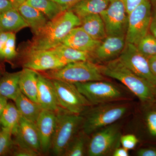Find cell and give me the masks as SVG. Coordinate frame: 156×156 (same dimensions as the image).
I'll list each match as a JSON object with an SVG mask.
<instances>
[{"label":"cell","instance_id":"6da1fadb","mask_svg":"<svg viewBox=\"0 0 156 156\" xmlns=\"http://www.w3.org/2000/svg\"><path fill=\"white\" fill-rule=\"evenodd\" d=\"M81 20L73 11H63L58 17L49 20L36 33L28 50H49L62 44L73 29L81 25Z\"/></svg>","mask_w":156,"mask_h":156},{"label":"cell","instance_id":"7a4b0ae2","mask_svg":"<svg viewBox=\"0 0 156 156\" xmlns=\"http://www.w3.org/2000/svg\"><path fill=\"white\" fill-rule=\"evenodd\" d=\"M100 66L104 76L120 81L143 103L150 105L156 101V87L135 74L119 58L105 62Z\"/></svg>","mask_w":156,"mask_h":156},{"label":"cell","instance_id":"3957f363","mask_svg":"<svg viewBox=\"0 0 156 156\" xmlns=\"http://www.w3.org/2000/svg\"><path fill=\"white\" fill-rule=\"evenodd\" d=\"M39 73L50 80L73 84L106 80L100 66L89 60L71 62L60 68Z\"/></svg>","mask_w":156,"mask_h":156},{"label":"cell","instance_id":"277c9868","mask_svg":"<svg viewBox=\"0 0 156 156\" xmlns=\"http://www.w3.org/2000/svg\"><path fill=\"white\" fill-rule=\"evenodd\" d=\"M83 117L66 111L57 114V121L50 150L56 156H63L65 152L82 127Z\"/></svg>","mask_w":156,"mask_h":156},{"label":"cell","instance_id":"5b68a950","mask_svg":"<svg viewBox=\"0 0 156 156\" xmlns=\"http://www.w3.org/2000/svg\"><path fill=\"white\" fill-rule=\"evenodd\" d=\"M128 110V106L119 104H102L89 111L83 118L82 128L87 135L114 124Z\"/></svg>","mask_w":156,"mask_h":156},{"label":"cell","instance_id":"8992f818","mask_svg":"<svg viewBox=\"0 0 156 156\" xmlns=\"http://www.w3.org/2000/svg\"><path fill=\"white\" fill-rule=\"evenodd\" d=\"M51 80L59 106L65 111L80 115L92 105L79 91L74 84L58 80Z\"/></svg>","mask_w":156,"mask_h":156},{"label":"cell","instance_id":"52a82bcc","mask_svg":"<svg viewBox=\"0 0 156 156\" xmlns=\"http://www.w3.org/2000/svg\"><path fill=\"white\" fill-rule=\"evenodd\" d=\"M92 105L122 100L124 95L113 84L105 80L90 81L74 84Z\"/></svg>","mask_w":156,"mask_h":156},{"label":"cell","instance_id":"ba28073f","mask_svg":"<svg viewBox=\"0 0 156 156\" xmlns=\"http://www.w3.org/2000/svg\"><path fill=\"white\" fill-rule=\"evenodd\" d=\"M152 18L149 0H144L128 14L126 43L136 46L140 40L149 32Z\"/></svg>","mask_w":156,"mask_h":156},{"label":"cell","instance_id":"9c48e42d","mask_svg":"<svg viewBox=\"0 0 156 156\" xmlns=\"http://www.w3.org/2000/svg\"><path fill=\"white\" fill-rule=\"evenodd\" d=\"M121 136L119 127L115 124L94 132L88 143L87 154L90 156L108 155L119 147Z\"/></svg>","mask_w":156,"mask_h":156},{"label":"cell","instance_id":"30bf717a","mask_svg":"<svg viewBox=\"0 0 156 156\" xmlns=\"http://www.w3.org/2000/svg\"><path fill=\"white\" fill-rule=\"evenodd\" d=\"M100 15L107 36H126L128 14L122 0H110L107 8Z\"/></svg>","mask_w":156,"mask_h":156},{"label":"cell","instance_id":"8fae6325","mask_svg":"<svg viewBox=\"0 0 156 156\" xmlns=\"http://www.w3.org/2000/svg\"><path fill=\"white\" fill-rule=\"evenodd\" d=\"M118 58L135 74L156 87V76L151 71L148 58L140 53L135 45L126 43Z\"/></svg>","mask_w":156,"mask_h":156},{"label":"cell","instance_id":"7c38bea8","mask_svg":"<svg viewBox=\"0 0 156 156\" xmlns=\"http://www.w3.org/2000/svg\"><path fill=\"white\" fill-rule=\"evenodd\" d=\"M65 65L50 50L27 49L23 62L24 68L38 72L57 69Z\"/></svg>","mask_w":156,"mask_h":156},{"label":"cell","instance_id":"4fadbf2b","mask_svg":"<svg viewBox=\"0 0 156 156\" xmlns=\"http://www.w3.org/2000/svg\"><path fill=\"white\" fill-rule=\"evenodd\" d=\"M126 44V36H107L92 53V60L107 62L119 57Z\"/></svg>","mask_w":156,"mask_h":156},{"label":"cell","instance_id":"5bb4252c","mask_svg":"<svg viewBox=\"0 0 156 156\" xmlns=\"http://www.w3.org/2000/svg\"><path fill=\"white\" fill-rule=\"evenodd\" d=\"M56 121V113L43 109L35 122L40 136L41 152L43 153H46L50 150Z\"/></svg>","mask_w":156,"mask_h":156},{"label":"cell","instance_id":"9a60e30c","mask_svg":"<svg viewBox=\"0 0 156 156\" xmlns=\"http://www.w3.org/2000/svg\"><path fill=\"white\" fill-rule=\"evenodd\" d=\"M15 142L37 151L41 154V141L35 122L21 116L14 134Z\"/></svg>","mask_w":156,"mask_h":156},{"label":"cell","instance_id":"2e32d148","mask_svg":"<svg viewBox=\"0 0 156 156\" xmlns=\"http://www.w3.org/2000/svg\"><path fill=\"white\" fill-rule=\"evenodd\" d=\"M37 103L43 109L53 112L56 114L65 111L59 106L51 80L40 73L38 82Z\"/></svg>","mask_w":156,"mask_h":156},{"label":"cell","instance_id":"e0dca14e","mask_svg":"<svg viewBox=\"0 0 156 156\" xmlns=\"http://www.w3.org/2000/svg\"><path fill=\"white\" fill-rule=\"evenodd\" d=\"M101 42L92 38L80 26H79L70 32L62 44L92 55Z\"/></svg>","mask_w":156,"mask_h":156},{"label":"cell","instance_id":"ac0fdd59","mask_svg":"<svg viewBox=\"0 0 156 156\" xmlns=\"http://www.w3.org/2000/svg\"><path fill=\"white\" fill-rule=\"evenodd\" d=\"M39 73L24 68L20 71L19 79L20 91L30 99L37 103Z\"/></svg>","mask_w":156,"mask_h":156},{"label":"cell","instance_id":"d6986e66","mask_svg":"<svg viewBox=\"0 0 156 156\" xmlns=\"http://www.w3.org/2000/svg\"><path fill=\"white\" fill-rule=\"evenodd\" d=\"M29 27L17 9L13 8L0 13V31L14 33Z\"/></svg>","mask_w":156,"mask_h":156},{"label":"cell","instance_id":"ffe728a7","mask_svg":"<svg viewBox=\"0 0 156 156\" xmlns=\"http://www.w3.org/2000/svg\"><path fill=\"white\" fill-rule=\"evenodd\" d=\"M110 0H80L69 9L80 19L92 15L100 14L107 8Z\"/></svg>","mask_w":156,"mask_h":156},{"label":"cell","instance_id":"44dd1931","mask_svg":"<svg viewBox=\"0 0 156 156\" xmlns=\"http://www.w3.org/2000/svg\"><path fill=\"white\" fill-rule=\"evenodd\" d=\"M17 9L34 34L40 30L49 20L41 11L27 3L20 6Z\"/></svg>","mask_w":156,"mask_h":156},{"label":"cell","instance_id":"7402d4cb","mask_svg":"<svg viewBox=\"0 0 156 156\" xmlns=\"http://www.w3.org/2000/svg\"><path fill=\"white\" fill-rule=\"evenodd\" d=\"M80 20V26L92 38L101 41L107 36L104 23L100 14L88 15Z\"/></svg>","mask_w":156,"mask_h":156},{"label":"cell","instance_id":"603a6c76","mask_svg":"<svg viewBox=\"0 0 156 156\" xmlns=\"http://www.w3.org/2000/svg\"><path fill=\"white\" fill-rule=\"evenodd\" d=\"M65 65L80 61H92L91 54L59 44L49 50Z\"/></svg>","mask_w":156,"mask_h":156},{"label":"cell","instance_id":"cb8c5ba5","mask_svg":"<svg viewBox=\"0 0 156 156\" xmlns=\"http://www.w3.org/2000/svg\"><path fill=\"white\" fill-rule=\"evenodd\" d=\"M14 101L21 116L34 122H36L43 110L38 103L27 97L21 91Z\"/></svg>","mask_w":156,"mask_h":156},{"label":"cell","instance_id":"d4e9b609","mask_svg":"<svg viewBox=\"0 0 156 156\" xmlns=\"http://www.w3.org/2000/svg\"><path fill=\"white\" fill-rule=\"evenodd\" d=\"M20 71L5 75L0 79V95L7 99L15 100L20 92L19 79Z\"/></svg>","mask_w":156,"mask_h":156},{"label":"cell","instance_id":"484cf974","mask_svg":"<svg viewBox=\"0 0 156 156\" xmlns=\"http://www.w3.org/2000/svg\"><path fill=\"white\" fill-rule=\"evenodd\" d=\"M26 3L41 11L49 20L54 19L65 11L53 0H27Z\"/></svg>","mask_w":156,"mask_h":156},{"label":"cell","instance_id":"4316f807","mask_svg":"<svg viewBox=\"0 0 156 156\" xmlns=\"http://www.w3.org/2000/svg\"><path fill=\"white\" fill-rule=\"evenodd\" d=\"M21 117L16 105L12 103H8L0 116V125L2 128L10 129L14 134Z\"/></svg>","mask_w":156,"mask_h":156},{"label":"cell","instance_id":"83f0119b","mask_svg":"<svg viewBox=\"0 0 156 156\" xmlns=\"http://www.w3.org/2000/svg\"><path fill=\"white\" fill-rule=\"evenodd\" d=\"M87 136L83 131L78 133L70 143L63 156H84L86 152Z\"/></svg>","mask_w":156,"mask_h":156},{"label":"cell","instance_id":"f1b7e54d","mask_svg":"<svg viewBox=\"0 0 156 156\" xmlns=\"http://www.w3.org/2000/svg\"><path fill=\"white\" fill-rule=\"evenodd\" d=\"M138 50L148 58L156 55V39L148 33L136 45Z\"/></svg>","mask_w":156,"mask_h":156},{"label":"cell","instance_id":"f546056e","mask_svg":"<svg viewBox=\"0 0 156 156\" xmlns=\"http://www.w3.org/2000/svg\"><path fill=\"white\" fill-rule=\"evenodd\" d=\"M12 131L2 128L0 131V156L5 155L12 149L14 143L12 139Z\"/></svg>","mask_w":156,"mask_h":156},{"label":"cell","instance_id":"4dcf8cb0","mask_svg":"<svg viewBox=\"0 0 156 156\" xmlns=\"http://www.w3.org/2000/svg\"><path fill=\"white\" fill-rule=\"evenodd\" d=\"M16 50V35L14 33H11L7 40L3 50V59H10L14 58L17 56Z\"/></svg>","mask_w":156,"mask_h":156},{"label":"cell","instance_id":"1f68e13d","mask_svg":"<svg viewBox=\"0 0 156 156\" xmlns=\"http://www.w3.org/2000/svg\"><path fill=\"white\" fill-rule=\"evenodd\" d=\"M145 121L149 133L151 136L156 137V110L148 112Z\"/></svg>","mask_w":156,"mask_h":156},{"label":"cell","instance_id":"d6a6232c","mask_svg":"<svg viewBox=\"0 0 156 156\" xmlns=\"http://www.w3.org/2000/svg\"><path fill=\"white\" fill-rule=\"evenodd\" d=\"M139 142V140L135 135L128 134L121 136L120 143L122 147L128 150L134 148Z\"/></svg>","mask_w":156,"mask_h":156},{"label":"cell","instance_id":"836d02e7","mask_svg":"<svg viewBox=\"0 0 156 156\" xmlns=\"http://www.w3.org/2000/svg\"><path fill=\"white\" fill-rule=\"evenodd\" d=\"M16 148L13 152V155L16 156H37L41 154L32 149L25 146L20 145L15 142Z\"/></svg>","mask_w":156,"mask_h":156},{"label":"cell","instance_id":"e575fe53","mask_svg":"<svg viewBox=\"0 0 156 156\" xmlns=\"http://www.w3.org/2000/svg\"><path fill=\"white\" fill-rule=\"evenodd\" d=\"M144 0H122L128 14L139 6Z\"/></svg>","mask_w":156,"mask_h":156},{"label":"cell","instance_id":"d590c367","mask_svg":"<svg viewBox=\"0 0 156 156\" xmlns=\"http://www.w3.org/2000/svg\"><path fill=\"white\" fill-rule=\"evenodd\" d=\"M11 33L0 31V58L3 59V50L6 42Z\"/></svg>","mask_w":156,"mask_h":156},{"label":"cell","instance_id":"8d00e7d4","mask_svg":"<svg viewBox=\"0 0 156 156\" xmlns=\"http://www.w3.org/2000/svg\"><path fill=\"white\" fill-rule=\"evenodd\" d=\"M136 154L139 156H156V148L145 147L140 149Z\"/></svg>","mask_w":156,"mask_h":156},{"label":"cell","instance_id":"74e56055","mask_svg":"<svg viewBox=\"0 0 156 156\" xmlns=\"http://www.w3.org/2000/svg\"><path fill=\"white\" fill-rule=\"evenodd\" d=\"M58 3L63 8L64 11H66L70 9L75 4L80 0H53Z\"/></svg>","mask_w":156,"mask_h":156},{"label":"cell","instance_id":"f35d334b","mask_svg":"<svg viewBox=\"0 0 156 156\" xmlns=\"http://www.w3.org/2000/svg\"><path fill=\"white\" fill-rule=\"evenodd\" d=\"M13 8L9 0H0V13Z\"/></svg>","mask_w":156,"mask_h":156},{"label":"cell","instance_id":"ab89813d","mask_svg":"<svg viewBox=\"0 0 156 156\" xmlns=\"http://www.w3.org/2000/svg\"><path fill=\"white\" fill-rule=\"evenodd\" d=\"M128 150L125 148L118 147L113 152V156H128L129 155Z\"/></svg>","mask_w":156,"mask_h":156},{"label":"cell","instance_id":"60d3db41","mask_svg":"<svg viewBox=\"0 0 156 156\" xmlns=\"http://www.w3.org/2000/svg\"><path fill=\"white\" fill-rule=\"evenodd\" d=\"M148 61L151 71L156 76V55L148 58Z\"/></svg>","mask_w":156,"mask_h":156},{"label":"cell","instance_id":"b9f144b4","mask_svg":"<svg viewBox=\"0 0 156 156\" xmlns=\"http://www.w3.org/2000/svg\"><path fill=\"white\" fill-rule=\"evenodd\" d=\"M149 32L156 39V19L152 18L150 26Z\"/></svg>","mask_w":156,"mask_h":156},{"label":"cell","instance_id":"7bdbcfd3","mask_svg":"<svg viewBox=\"0 0 156 156\" xmlns=\"http://www.w3.org/2000/svg\"><path fill=\"white\" fill-rule=\"evenodd\" d=\"M8 103V99L0 95V116Z\"/></svg>","mask_w":156,"mask_h":156},{"label":"cell","instance_id":"ee69618b","mask_svg":"<svg viewBox=\"0 0 156 156\" xmlns=\"http://www.w3.org/2000/svg\"><path fill=\"white\" fill-rule=\"evenodd\" d=\"M13 8L17 9L20 6L27 2V0H9Z\"/></svg>","mask_w":156,"mask_h":156},{"label":"cell","instance_id":"f6af8a7d","mask_svg":"<svg viewBox=\"0 0 156 156\" xmlns=\"http://www.w3.org/2000/svg\"><path fill=\"white\" fill-rule=\"evenodd\" d=\"M151 8L152 15L153 18L156 19V0H149Z\"/></svg>","mask_w":156,"mask_h":156},{"label":"cell","instance_id":"bcb514c9","mask_svg":"<svg viewBox=\"0 0 156 156\" xmlns=\"http://www.w3.org/2000/svg\"><path fill=\"white\" fill-rule=\"evenodd\" d=\"M155 100L156 101V87L155 89Z\"/></svg>","mask_w":156,"mask_h":156}]
</instances>
